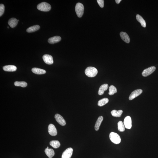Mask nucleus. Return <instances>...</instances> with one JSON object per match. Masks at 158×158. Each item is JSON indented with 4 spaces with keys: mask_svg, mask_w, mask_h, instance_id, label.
Instances as JSON below:
<instances>
[{
    "mask_svg": "<svg viewBox=\"0 0 158 158\" xmlns=\"http://www.w3.org/2000/svg\"><path fill=\"white\" fill-rule=\"evenodd\" d=\"M124 124L126 129H130L132 127V121L130 116H127L124 118Z\"/></svg>",
    "mask_w": 158,
    "mask_h": 158,
    "instance_id": "8",
    "label": "nucleus"
},
{
    "mask_svg": "<svg viewBox=\"0 0 158 158\" xmlns=\"http://www.w3.org/2000/svg\"><path fill=\"white\" fill-rule=\"evenodd\" d=\"M118 130L119 132H124L125 130V127L124 123H123L122 121H118Z\"/></svg>",
    "mask_w": 158,
    "mask_h": 158,
    "instance_id": "26",
    "label": "nucleus"
},
{
    "mask_svg": "<svg viewBox=\"0 0 158 158\" xmlns=\"http://www.w3.org/2000/svg\"><path fill=\"white\" fill-rule=\"evenodd\" d=\"M55 118L57 122L61 126H64L66 124L65 120L60 115L57 114L55 115Z\"/></svg>",
    "mask_w": 158,
    "mask_h": 158,
    "instance_id": "10",
    "label": "nucleus"
},
{
    "mask_svg": "<svg viewBox=\"0 0 158 158\" xmlns=\"http://www.w3.org/2000/svg\"><path fill=\"white\" fill-rule=\"evenodd\" d=\"M18 23V20H17L16 19L14 18L10 19L8 21V24L9 26L12 28L15 27Z\"/></svg>",
    "mask_w": 158,
    "mask_h": 158,
    "instance_id": "17",
    "label": "nucleus"
},
{
    "mask_svg": "<svg viewBox=\"0 0 158 158\" xmlns=\"http://www.w3.org/2000/svg\"><path fill=\"white\" fill-rule=\"evenodd\" d=\"M3 69L6 72H15L17 70V68L15 66L8 65L4 66L3 67Z\"/></svg>",
    "mask_w": 158,
    "mask_h": 158,
    "instance_id": "14",
    "label": "nucleus"
},
{
    "mask_svg": "<svg viewBox=\"0 0 158 158\" xmlns=\"http://www.w3.org/2000/svg\"><path fill=\"white\" fill-rule=\"evenodd\" d=\"M7 28H9V26H8V27H7Z\"/></svg>",
    "mask_w": 158,
    "mask_h": 158,
    "instance_id": "31",
    "label": "nucleus"
},
{
    "mask_svg": "<svg viewBox=\"0 0 158 158\" xmlns=\"http://www.w3.org/2000/svg\"><path fill=\"white\" fill-rule=\"evenodd\" d=\"M111 141L115 144H118L121 142V138L118 134L114 132H111L109 135Z\"/></svg>",
    "mask_w": 158,
    "mask_h": 158,
    "instance_id": "2",
    "label": "nucleus"
},
{
    "mask_svg": "<svg viewBox=\"0 0 158 158\" xmlns=\"http://www.w3.org/2000/svg\"><path fill=\"white\" fill-rule=\"evenodd\" d=\"M75 10L77 15L79 18H80L83 14L84 7L82 4L78 3L76 5Z\"/></svg>",
    "mask_w": 158,
    "mask_h": 158,
    "instance_id": "4",
    "label": "nucleus"
},
{
    "mask_svg": "<svg viewBox=\"0 0 158 158\" xmlns=\"http://www.w3.org/2000/svg\"><path fill=\"white\" fill-rule=\"evenodd\" d=\"M14 85L16 86H21L22 87H25L27 85V83L24 81H16L14 83Z\"/></svg>",
    "mask_w": 158,
    "mask_h": 158,
    "instance_id": "27",
    "label": "nucleus"
},
{
    "mask_svg": "<svg viewBox=\"0 0 158 158\" xmlns=\"http://www.w3.org/2000/svg\"><path fill=\"white\" fill-rule=\"evenodd\" d=\"M137 20L141 24V26L143 27H146V24L145 20L143 19L141 16L139 15H137L136 16Z\"/></svg>",
    "mask_w": 158,
    "mask_h": 158,
    "instance_id": "21",
    "label": "nucleus"
},
{
    "mask_svg": "<svg viewBox=\"0 0 158 158\" xmlns=\"http://www.w3.org/2000/svg\"><path fill=\"white\" fill-rule=\"evenodd\" d=\"M31 70L33 73L37 75H42L46 73V71L44 69L39 68H34L32 69Z\"/></svg>",
    "mask_w": 158,
    "mask_h": 158,
    "instance_id": "16",
    "label": "nucleus"
},
{
    "mask_svg": "<svg viewBox=\"0 0 158 158\" xmlns=\"http://www.w3.org/2000/svg\"><path fill=\"white\" fill-rule=\"evenodd\" d=\"M117 92V88L111 85L109 88V95L111 96Z\"/></svg>",
    "mask_w": 158,
    "mask_h": 158,
    "instance_id": "25",
    "label": "nucleus"
},
{
    "mask_svg": "<svg viewBox=\"0 0 158 158\" xmlns=\"http://www.w3.org/2000/svg\"><path fill=\"white\" fill-rule=\"evenodd\" d=\"M103 119V117L102 116L99 117L98 118L95 126V130L96 131H98L99 130V127H100Z\"/></svg>",
    "mask_w": 158,
    "mask_h": 158,
    "instance_id": "18",
    "label": "nucleus"
},
{
    "mask_svg": "<svg viewBox=\"0 0 158 158\" xmlns=\"http://www.w3.org/2000/svg\"><path fill=\"white\" fill-rule=\"evenodd\" d=\"M40 28V26L39 25H36L32 26L27 28L26 31L28 33H32L38 30Z\"/></svg>",
    "mask_w": 158,
    "mask_h": 158,
    "instance_id": "22",
    "label": "nucleus"
},
{
    "mask_svg": "<svg viewBox=\"0 0 158 158\" xmlns=\"http://www.w3.org/2000/svg\"><path fill=\"white\" fill-rule=\"evenodd\" d=\"M45 152L46 154L49 158H53L55 155V152L52 149H49L46 148L45 150Z\"/></svg>",
    "mask_w": 158,
    "mask_h": 158,
    "instance_id": "19",
    "label": "nucleus"
},
{
    "mask_svg": "<svg viewBox=\"0 0 158 158\" xmlns=\"http://www.w3.org/2000/svg\"><path fill=\"white\" fill-rule=\"evenodd\" d=\"M156 69V67L154 66L145 69L142 73V75L144 77H146L153 73Z\"/></svg>",
    "mask_w": 158,
    "mask_h": 158,
    "instance_id": "5",
    "label": "nucleus"
},
{
    "mask_svg": "<svg viewBox=\"0 0 158 158\" xmlns=\"http://www.w3.org/2000/svg\"><path fill=\"white\" fill-rule=\"evenodd\" d=\"M48 132L50 135L55 136L57 134V131L55 126L53 124H50L48 127Z\"/></svg>",
    "mask_w": 158,
    "mask_h": 158,
    "instance_id": "11",
    "label": "nucleus"
},
{
    "mask_svg": "<svg viewBox=\"0 0 158 158\" xmlns=\"http://www.w3.org/2000/svg\"><path fill=\"white\" fill-rule=\"evenodd\" d=\"M44 62L47 64L50 65L53 63V57L49 55H45L42 57Z\"/></svg>",
    "mask_w": 158,
    "mask_h": 158,
    "instance_id": "9",
    "label": "nucleus"
},
{
    "mask_svg": "<svg viewBox=\"0 0 158 158\" xmlns=\"http://www.w3.org/2000/svg\"><path fill=\"white\" fill-rule=\"evenodd\" d=\"M47 148H49V147H47Z\"/></svg>",
    "mask_w": 158,
    "mask_h": 158,
    "instance_id": "33",
    "label": "nucleus"
},
{
    "mask_svg": "<svg viewBox=\"0 0 158 158\" xmlns=\"http://www.w3.org/2000/svg\"><path fill=\"white\" fill-rule=\"evenodd\" d=\"M50 146L55 148H59L60 146V144L58 140H52L50 142Z\"/></svg>",
    "mask_w": 158,
    "mask_h": 158,
    "instance_id": "23",
    "label": "nucleus"
},
{
    "mask_svg": "<svg viewBox=\"0 0 158 158\" xmlns=\"http://www.w3.org/2000/svg\"><path fill=\"white\" fill-rule=\"evenodd\" d=\"M97 2L100 7L101 8L104 7V1L103 0H97Z\"/></svg>",
    "mask_w": 158,
    "mask_h": 158,
    "instance_id": "29",
    "label": "nucleus"
},
{
    "mask_svg": "<svg viewBox=\"0 0 158 158\" xmlns=\"http://www.w3.org/2000/svg\"><path fill=\"white\" fill-rule=\"evenodd\" d=\"M109 101V99L107 98H104L101 99L98 102V105L100 107L103 106L107 104L108 102Z\"/></svg>",
    "mask_w": 158,
    "mask_h": 158,
    "instance_id": "24",
    "label": "nucleus"
},
{
    "mask_svg": "<svg viewBox=\"0 0 158 158\" xmlns=\"http://www.w3.org/2000/svg\"><path fill=\"white\" fill-rule=\"evenodd\" d=\"M121 38L124 42L129 43L130 42V39L128 34L126 32H121L120 34Z\"/></svg>",
    "mask_w": 158,
    "mask_h": 158,
    "instance_id": "12",
    "label": "nucleus"
},
{
    "mask_svg": "<svg viewBox=\"0 0 158 158\" xmlns=\"http://www.w3.org/2000/svg\"><path fill=\"white\" fill-rule=\"evenodd\" d=\"M121 1V0H115V2H116V3L118 4Z\"/></svg>",
    "mask_w": 158,
    "mask_h": 158,
    "instance_id": "30",
    "label": "nucleus"
},
{
    "mask_svg": "<svg viewBox=\"0 0 158 158\" xmlns=\"http://www.w3.org/2000/svg\"><path fill=\"white\" fill-rule=\"evenodd\" d=\"M143 91L141 89L135 90L131 93L129 98V100H132L141 94Z\"/></svg>",
    "mask_w": 158,
    "mask_h": 158,
    "instance_id": "7",
    "label": "nucleus"
},
{
    "mask_svg": "<svg viewBox=\"0 0 158 158\" xmlns=\"http://www.w3.org/2000/svg\"><path fill=\"white\" fill-rule=\"evenodd\" d=\"M73 152V149L72 148H67L63 152L61 158H70L72 156Z\"/></svg>",
    "mask_w": 158,
    "mask_h": 158,
    "instance_id": "6",
    "label": "nucleus"
},
{
    "mask_svg": "<svg viewBox=\"0 0 158 158\" xmlns=\"http://www.w3.org/2000/svg\"><path fill=\"white\" fill-rule=\"evenodd\" d=\"M123 113V111L121 110L118 111L116 110H113L111 112L112 116L117 118L120 117L122 115Z\"/></svg>",
    "mask_w": 158,
    "mask_h": 158,
    "instance_id": "20",
    "label": "nucleus"
},
{
    "mask_svg": "<svg viewBox=\"0 0 158 158\" xmlns=\"http://www.w3.org/2000/svg\"><path fill=\"white\" fill-rule=\"evenodd\" d=\"M37 8L39 10L43 12H48L51 9V6L47 2H42L38 5Z\"/></svg>",
    "mask_w": 158,
    "mask_h": 158,
    "instance_id": "3",
    "label": "nucleus"
},
{
    "mask_svg": "<svg viewBox=\"0 0 158 158\" xmlns=\"http://www.w3.org/2000/svg\"><path fill=\"white\" fill-rule=\"evenodd\" d=\"M5 9V7L3 4H0V16H1L3 14Z\"/></svg>",
    "mask_w": 158,
    "mask_h": 158,
    "instance_id": "28",
    "label": "nucleus"
},
{
    "mask_svg": "<svg viewBox=\"0 0 158 158\" xmlns=\"http://www.w3.org/2000/svg\"><path fill=\"white\" fill-rule=\"evenodd\" d=\"M18 22L19 21V20H18Z\"/></svg>",
    "mask_w": 158,
    "mask_h": 158,
    "instance_id": "32",
    "label": "nucleus"
},
{
    "mask_svg": "<svg viewBox=\"0 0 158 158\" xmlns=\"http://www.w3.org/2000/svg\"><path fill=\"white\" fill-rule=\"evenodd\" d=\"M108 88V85L107 84H104L99 87L98 91V94L99 95L103 94L104 92L107 90Z\"/></svg>",
    "mask_w": 158,
    "mask_h": 158,
    "instance_id": "15",
    "label": "nucleus"
},
{
    "mask_svg": "<svg viewBox=\"0 0 158 158\" xmlns=\"http://www.w3.org/2000/svg\"><path fill=\"white\" fill-rule=\"evenodd\" d=\"M61 40V38L60 36H55L49 39L48 42L50 44H54L59 42Z\"/></svg>",
    "mask_w": 158,
    "mask_h": 158,
    "instance_id": "13",
    "label": "nucleus"
},
{
    "mask_svg": "<svg viewBox=\"0 0 158 158\" xmlns=\"http://www.w3.org/2000/svg\"><path fill=\"white\" fill-rule=\"evenodd\" d=\"M85 73L87 76L90 77H93L96 76L97 75L98 71L96 68L89 67L86 68Z\"/></svg>",
    "mask_w": 158,
    "mask_h": 158,
    "instance_id": "1",
    "label": "nucleus"
}]
</instances>
